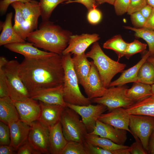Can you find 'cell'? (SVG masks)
Returning a JSON list of instances; mask_svg holds the SVG:
<instances>
[{"label":"cell","mask_w":154,"mask_h":154,"mask_svg":"<svg viewBox=\"0 0 154 154\" xmlns=\"http://www.w3.org/2000/svg\"><path fill=\"white\" fill-rule=\"evenodd\" d=\"M19 75L29 93L63 84L62 55L36 58H25L20 63Z\"/></svg>","instance_id":"obj_1"},{"label":"cell","mask_w":154,"mask_h":154,"mask_svg":"<svg viewBox=\"0 0 154 154\" xmlns=\"http://www.w3.org/2000/svg\"><path fill=\"white\" fill-rule=\"evenodd\" d=\"M72 35L70 31L49 20L42 21L38 29L28 35L27 40L37 48L62 55Z\"/></svg>","instance_id":"obj_2"},{"label":"cell","mask_w":154,"mask_h":154,"mask_svg":"<svg viewBox=\"0 0 154 154\" xmlns=\"http://www.w3.org/2000/svg\"><path fill=\"white\" fill-rule=\"evenodd\" d=\"M86 55L93 60L99 74L103 84L108 88L113 78L117 74L122 72L126 64L115 61L107 55L97 42L94 43Z\"/></svg>","instance_id":"obj_3"},{"label":"cell","mask_w":154,"mask_h":154,"mask_svg":"<svg viewBox=\"0 0 154 154\" xmlns=\"http://www.w3.org/2000/svg\"><path fill=\"white\" fill-rule=\"evenodd\" d=\"M64 70L63 84L64 99L66 103L78 106L91 104V100L84 96L80 90L77 78L74 70L71 54L62 55Z\"/></svg>","instance_id":"obj_4"},{"label":"cell","mask_w":154,"mask_h":154,"mask_svg":"<svg viewBox=\"0 0 154 154\" xmlns=\"http://www.w3.org/2000/svg\"><path fill=\"white\" fill-rule=\"evenodd\" d=\"M80 116L73 109L67 107L64 108L60 122L62 131L68 141H75L83 144L88 132Z\"/></svg>","instance_id":"obj_5"},{"label":"cell","mask_w":154,"mask_h":154,"mask_svg":"<svg viewBox=\"0 0 154 154\" xmlns=\"http://www.w3.org/2000/svg\"><path fill=\"white\" fill-rule=\"evenodd\" d=\"M20 63L16 60L8 61L3 67L9 93L13 100L24 101L30 98V94L20 78Z\"/></svg>","instance_id":"obj_6"},{"label":"cell","mask_w":154,"mask_h":154,"mask_svg":"<svg viewBox=\"0 0 154 154\" xmlns=\"http://www.w3.org/2000/svg\"><path fill=\"white\" fill-rule=\"evenodd\" d=\"M129 127L132 136H136L139 138L143 148L148 153L150 138L154 130V117L130 114Z\"/></svg>","instance_id":"obj_7"},{"label":"cell","mask_w":154,"mask_h":154,"mask_svg":"<svg viewBox=\"0 0 154 154\" xmlns=\"http://www.w3.org/2000/svg\"><path fill=\"white\" fill-rule=\"evenodd\" d=\"M110 88L104 95L92 99V102L103 104L109 111L119 107L125 108L135 103L126 96L127 88L125 85Z\"/></svg>","instance_id":"obj_8"},{"label":"cell","mask_w":154,"mask_h":154,"mask_svg":"<svg viewBox=\"0 0 154 154\" xmlns=\"http://www.w3.org/2000/svg\"><path fill=\"white\" fill-rule=\"evenodd\" d=\"M30 126L27 139L30 144L40 154H50L48 127L38 120L33 122Z\"/></svg>","instance_id":"obj_9"},{"label":"cell","mask_w":154,"mask_h":154,"mask_svg":"<svg viewBox=\"0 0 154 154\" xmlns=\"http://www.w3.org/2000/svg\"><path fill=\"white\" fill-rule=\"evenodd\" d=\"M66 104L67 107L74 110L81 117L88 133L93 131L98 117L108 110L106 106L99 104L96 105L90 104L86 106Z\"/></svg>","instance_id":"obj_10"},{"label":"cell","mask_w":154,"mask_h":154,"mask_svg":"<svg viewBox=\"0 0 154 154\" xmlns=\"http://www.w3.org/2000/svg\"><path fill=\"white\" fill-rule=\"evenodd\" d=\"M12 100L20 120L29 125L38 120L41 110L40 104L37 100L31 98L23 101Z\"/></svg>","instance_id":"obj_11"},{"label":"cell","mask_w":154,"mask_h":154,"mask_svg":"<svg viewBox=\"0 0 154 154\" xmlns=\"http://www.w3.org/2000/svg\"><path fill=\"white\" fill-rule=\"evenodd\" d=\"M100 38L99 35L96 33L72 35L68 46L63 52L62 55L68 53L74 55L81 54L84 52L91 44L97 42Z\"/></svg>","instance_id":"obj_12"},{"label":"cell","mask_w":154,"mask_h":154,"mask_svg":"<svg viewBox=\"0 0 154 154\" xmlns=\"http://www.w3.org/2000/svg\"><path fill=\"white\" fill-rule=\"evenodd\" d=\"M30 95L31 98L45 104L67 107L64 99L63 84L33 92L30 93Z\"/></svg>","instance_id":"obj_13"},{"label":"cell","mask_w":154,"mask_h":154,"mask_svg":"<svg viewBox=\"0 0 154 154\" xmlns=\"http://www.w3.org/2000/svg\"><path fill=\"white\" fill-rule=\"evenodd\" d=\"M129 117L130 115L125 109L119 107L102 114L98 119L116 128L125 130L132 134L129 128Z\"/></svg>","instance_id":"obj_14"},{"label":"cell","mask_w":154,"mask_h":154,"mask_svg":"<svg viewBox=\"0 0 154 154\" xmlns=\"http://www.w3.org/2000/svg\"><path fill=\"white\" fill-rule=\"evenodd\" d=\"M127 131L115 127L98 119L93 131L89 133L108 139L118 144L124 145L127 139Z\"/></svg>","instance_id":"obj_15"},{"label":"cell","mask_w":154,"mask_h":154,"mask_svg":"<svg viewBox=\"0 0 154 154\" xmlns=\"http://www.w3.org/2000/svg\"><path fill=\"white\" fill-rule=\"evenodd\" d=\"M87 80V85L84 89L87 97L91 100L104 95L108 88L104 86L99 72L93 61Z\"/></svg>","instance_id":"obj_16"},{"label":"cell","mask_w":154,"mask_h":154,"mask_svg":"<svg viewBox=\"0 0 154 154\" xmlns=\"http://www.w3.org/2000/svg\"><path fill=\"white\" fill-rule=\"evenodd\" d=\"M4 46L12 52L23 55L25 58H42L51 56L55 54L40 50L32 43L29 42L10 44Z\"/></svg>","instance_id":"obj_17"},{"label":"cell","mask_w":154,"mask_h":154,"mask_svg":"<svg viewBox=\"0 0 154 154\" xmlns=\"http://www.w3.org/2000/svg\"><path fill=\"white\" fill-rule=\"evenodd\" d=\"M39 102L41 110L39 121L48 127L60 121L62 112L66 107L59 105L46 104L39 101Z\"/></svg>","instance_id":"obj_18"},{"label":"cell","mask_w":154,"mask_h":154,"mask_svg":"<svg viewBox=\"0 0 154 154\" xmlns=\"http://www.w3.org/2000/svg\"><path fill=\"white\" fill-rule=\"evenodd\" d=\"M10 129L11 143L17 151L28 138L30 130V125L21 121L13 122L8 125Z\"/></svg>","instance_id":"obj_19"},{"label":"cell","mask_w":154,"mask_h":154,"mask_svg":"<svg viewBox=\"0 0 154 154\" xmlns=\"http://www.w3.org/2000/svg\"><path fill=\"white\" fill-rule=\"evenodd\" d=\"M85 52L79 55H74L72 57L74 70L79 84L84 89L86 87L87 78L91 66V62L87 59Z\"/></svg>","instance_id":"obj_20"},{"label":"cell","mask_w":154,"mask_h":154,"mask_svg":"<svg viewBox=\"0 0 154 154\" xmlns=\"http://www.w3.org/2000/svg\"><path fill=\"white\" fill-rule=\"evenodd\" d=\"M13 13L10 12L6 15L5 21L0 22V46L17 43L24 42L23 39L15 31L12 24Z\"/></svg>","instance_id":"obj_21"},{"label":"cell","mask_w":154,"mask_h":154,"mask_svg":"<svg viewBox=\"0 0 154 154\" xmlns=\"http://www.w3.org/2000/svg\"><path fill=\"white\" fill-rule=\"evenodd\" d=\"M50 152L51 154H61L68 142L63 134L60 121L49 127Z\"/></svg>","instance_id":"obj_22"},{"label":"cell","mask_w":154,"mask_h":154,"mask_svg":"<svg viewBox=\"0 0 154 154\" xmlns=\"http://www.w3.org/2000/svg\"><path fill=\"white\" fill-rule=\"evenodd\" d=\"M150 56L151 55L149 52L148 51L146 52L141 59L136 64L126 70H123L117 79L112 82L109 85V88L124 85L128 83L137 82V75L140 67Z\"/></svg>","instance_id":"obj_23"},{"label":"cell","mask_w":154,"mask_h":154,"mask_svg":"<svg viewBox=\"0 0 154 154\" xmlns=\"http://www.w3.org/2000/svg\"><path fill=\"white\" fill-rule=\"evenodd\" d=\"M19 2L24 19L29 25L32 32L37 29L38 19L41 16L39 2Z\"/></svg>","instance_id":"obj_24"},{"label":"cell","mask_w":154,"mask_h":154,"mask_svg":"<svg viewBox=\"0 0 154 154\" xmlns=\"http://www.w3.org/2000/svg\"><path fill=\"white\" fill-rule=\"evenodd\" d=\"M20 119L16 108L10 97L0 98V121L7 125Z\"/></svg>","instance_id":"obj_25"},{"label":"cell","mask_w":154,"mask_h":154,"mask_svg":"<svg viewBox=\"0 0 154 154\" xmlns=\"http://www.w3.org/2000/svg\"><path fill=\"white\" fill-rule=\"evenodd\" d=\"M129 114L146 115L154 117V94L125 108Z\"/></svg>","instance_id":"obj_26"},{"label":"cell","mask_w":154,"mask_h":154,"mask_svg":"<svg viewBox=\"0 0 154 154\" xmlns=\"http://www.w3.org/2000/svg\"><path fill=\"white\" fill-rule=\"evenodd\" d=\"M11 5L15 11L13 29L23 39L26 40L32 31L28 24L24 19L19 2L13 3Z\"/></svg>","instance_id":"obj_27"},{"label":"cell","mask_w":154,"mask_h":154,"mask_svg":"<svg viewBox=\"0 0 154 154\" xmlns=\"http://www.w3.org/2000/svg\"><path fill=\"white\" fill-rule=\"evenodd\" d=\"M151 86L137 82L133 83L126 92L127 97L135 103L141 101L152 95Z\"/></svg>","instance_id":"obj_28"},{"label":"cell","mask_w":154,"mask_h":154,"mask_svg":"<svg viewBox=\"0 0 154 154\" xmlns=\"http://www.w3.org/2000/svg\"><path fill=\"white\" fill-rule=\"evenodd\" d=\"M86 141L103 149L113 150L129 148V146L116 144L111 140L98 135L88 133L85 137Z\"/></svg>","instance_id":"obj_29"},{"label":"cell","mask_w":154,"mask_h":154,"mask_svg":"<svg viewBox=\"0 0 154 154\" xmlns=\"http://www.w3.org/2000/svg\"><path fill=\"white\" fill-rule=\"evenodd\" d=\"M128 44L119 35H115L105 42L103 44L104 48L114 51L117 54L118 60L124 56Z\"/></svg>","instance_id":"obj_30"},{"label":"cell","mask_w":154,"mask_h":154,"mask_svg":"<svg viewBox=\"0 0 154 154\" xmlns=\"http://www.w3.org/2000/svg\"><path fill=\"white\" fill-rule=\"evenodd\" d=\"M125 29L135 32V36L145 40L149 47L148 51L151 56L154 54V31L145 28H137L129 26H124Z\"/></svg>","instance_id":"obj_31"},{"label":"cell","mask_w":154,"mask_h":154,"mask_svg":"<svg viewBox=\"0 0 154 154\" xmlns=\"http://www.w3.org/2000/svg\"><path fill=\"white\" fill-rule=\"evenodd\" d=\"M137 82L151 85L154 84V66L147 60L139 70Z\"/></svg>","instance_id":"obj_32"},{"label":"cell","mask_w":154,"mask_h":154,"mask_svg":"<svg viewBox=\"0 0 154 154\" xmlns=\"http://www.w3.org/2000/svg\"><path fill=\"white\" fill-rule=\"evenodd\" d=\"M69 0H40L39 4L42 21H49L55 8L59 4Z\"/></svg>","instance_id":"obj_33"},{"label":"cell","mask_w":154,"mask_h":154,"mask_svg":"<svg viewBox=\"0 0 154 154\" xmlns=\"http://www.w3.org/2000/svg\"><path fill=\"white\" fill-rule=\"evenodd\" d=\"M83 145L86 154H125V150L124 149L110 150L105 149L95 146L86 141Z\"/></svg>","instance_id":"obj_34"},{"label":"cell","mask_w":154,"mask_h":154,"mask_svg":"<svg viewBox=\"0 0 154 154\" xmlns=\"http://www.w3.org/2000/svg\"><path fill=\"white\" fill-rule=\"evenodd\" d=\"M61 154H86L83 144L75 141H68Z\"/></svg>","instance_id":"obj_35"},{"label":"cell","mask_w":154,"mask_h":154,"mask_svg":"<svg viewBox=\"0 0 154 154\" xmlns=\"http://www.w3.org/2000/svg\"><path fill=\"white\" fill-rule=\"evenodd\" d=\"M147 44L143 43L138 40L135 39L128 44L124 56L129 59L131 56L138 53L144 51Z\"/></svg>","instance_id":"obj_36"},{"label":"cell","mask_w":154,"mask_h":154,"mask_svg":"<svg viewBox=\"0 0 154 154\" xmlns=\"http://www.w3.org/2000/svg\"><path fill=\"white\" fill-rule=\"evenodd\" d=\"M11 135L8 125L0 121V145H10Z\"/></svg>","instance_id":"obj_37"},{"label":"cell","mask_w":154,"mask_h":154,"mask_svg":"<svg viewBox=\"0 0 154 154\" xmlns=\"http://www.w3.org/2000/svg\"><path fill=\"white\" fill-rule=\"evenodd\" d=\"M87 18L90 23L93 25H96L100 21L102 14L96 8H92L88 11Z\"/></svg>","instance_id":"obj_38"},{"label":"cell","mask_w":154,"mask_h":154,"mask_svg":"<svg viewBox=\"0 0 154 154\" xmlns=\"http://www.w3.org/2000/svg\"><path fill=\"white\" fill-rule=\"evenodd\" d=\"M8 96L9 92L3 68H0V98Z\"/></svg>","instance_id":"obj_39"},{"label":"cell","mask_w":154,"mask_h":154,"mask_svg":"<svg viewBox=\"0 0 154 154\" xmlns=\"http://www.w3.org/2000/svg\"><path fill=\"white\" fill-rule=\"evenodd\" d=\"M147 4L146 0H129L127 14L130 15L134 12L139 11Z\"/></svg>","instance_id":"obj_40"},{"label":"cell","mask_w":154,"mask_h":154,"mask_svg":"<svg viewBox=\"0 0 154 154\" xmlns=\"http://www.w3.org/2000/svg\"><path fill=\"white\" fill-rule=\"evenodd\" d=\"M130 15L131 23L134 26L139 28L144 27L146 19L142 15L139 11L134 12Z\"/></svg>","instance_id":"obj_41"},{"label":"cell","mask_w":154,"mask_h":154,"mask_svg":"<svg viewBox=\"0 0 154 154\" xmlns=\"http://www.w3.org/2000/svg\"><path fill=\"white\" fill-rule=\"evenodd\" d=\"M129 0H115L113 5L117 15H121L127 12Z\"/></svg>","instance_id":"obj_42"},{"label":"cell","mask_w":154,"mask_h":154,"mask_svg":"<svg viewBox=\"0 0 154 154\" xmlns=\"http://www.w3.org/2000/svg\"><path fill=\"white\" fill-rule=\"evenodd\" d=\"M135 142L129 146L130 154H147V152L143 148L139 138L136 136H133Z\"/></svg>","instance_id":"obj_43"},{"label":"cell","mask_w":154,"mask_h":154,"mask_svg":"<svg viewBox=\"0 0 154 154\" xmlns=\"http://www.w3.org/2000/svg\"><path fill=\"white\" fill-rule=\"evenodd\" d=\"M17 154H40L35 150L28 139L26 141L17 151Z\"/></svg>","instance_id":"obj_44"},{"label":"cell","mask_w":154,"mask_h":154,"mask_svg":"<svg viewBox=\"0 0 154 154\" xmlns=\"http://www.w3.org/2000/svg\"><path fill=\"white\" fill-rule=\"evenodd\" d=\"M37 1L35 0H0V13L1 15H5L10 5L17 2H36Z\"/></svg>","instance_id":"obj_45"},{"label":"cell","mask_w":154,"mask_h":154,"mask_svg":"<svg viewBox=\"0 0 154 154\" xmlns=\"http://www.w3.org/2000/svg\"><path fill=\"white\" fill-rule=\"evenodd\" d=\"M73 3H78L83 4L88 11L91 9L96 8L98 6L95 0H69L64 3L68 4Z\"/></svg>","instance_id":"obj_46"},{"label":"cell","mask_w":154,"mask_h":154,"mask_svg":"<svg viewBox=\"0 0 154 154\" xmlns=\"http://www.w3.org/2000/svg\"><path fill=\"white\" fill-rule=\"evenodd\" d=\"M17 154V150L10 145H2L0 146V154Z\"/></svg>","instance_id":"obj_47"},{"label":"cell","mask_w":154,"mask_h":154,"mask_svg":"<svg viewBox=\"0 0 154 154\" xmlns=\"http://www.w3.org/2000/svg\"><path fill=\"white\" fill-rule=\"evenodd\" d=\"M154 27V7H153L150 15L146 19V22L143 28L152 29Z\"/></svg>","instance_id":"obj_48"},{"label":"cell","mask_w":154,"mask_h":154,"mask_svg":"<svg viewBox=\"0 0 154 154\" xmlns=\"http://www.w3.org/2000/svg\"><path fill=\"white\" fill-rule=\"evenodd\" d=\"M153 8L151 6L147 4L139 11L142 15L147 19L150 15Z\"/></svg>","instance_id":"obj_49"},{"label":"cell","mask_w":154,"mask_h":154,"mask_svg":"<svg viewBox=\"0 0 154 154\" xmlns=\"http://www.w3.org/2000/svg\"><path fill=\"white\" fill-rule=\"evenodd\" d=\"M148 153L151 154H154V130L150 138Z\"/></svg>","instance_id":"obj_50"},{"label":"cell","mask_w":154,"mask_h":154,"mask_svg":"<svg viewBox=\"0 0 154 154\" xmlns=\"http://www.w3.org/2000/svg\"><path fill=\"white\" fill-rule=\"evenodd\" d=\"M97 6L104 3H107L111 5H114L115 0H95Z\"/></svg>","instance_id":"obj_51"},{"label":"cell","mask_w":154,"mask_h":154,"mask_svg":"<svg viewBox=\"0 0 154 154\" xmlns=\"http://www.w3.org/2000/svg\"><path fill=\"white\" fill-rule=\"evenodd\" d=\"M8 61L4 56H1L0 57V68H3L7 63Z\"/></svg>","instance_id":"obj_52"},{"label":"cell","mask_w":154,"mask_h":154,"mask_svg":"<svg viewBox=\"0 0 154 154\" xmlns=\"http://www.w3.org/2000/svg\"><path fill=\"white\" fill-rule=\"evenodd\" d=\"M147 4L154 7V0H146Z\"/></svg>","instance_id":"obj_53"},{"label":"cell","mask_w":154,"mask_h":154,"mask_svg":"<svg viewBox=\"0 0 154 154\" xmlns=\"http://www.w3.org/2000/svg\"><path fill=\"white\" fill-rule=\"evenodd\" d=\"M147 60L151 63L154 66V58L150 56L147 59Z\"/></svg>","instance_id":"obj_54"},{"label":"cell","mask_w":154,"mask_h":154,"mask_svg":"<svg viewBox=\"0 0 154 154\" xmlns=\"http://www.w3.org/2000/svg\"><path fill=\"white\" fill-rule=\"evenodd\" d=\"M151 86L152 92L153 94H154V84H152Z\"/></svg>","instance_id":"obj_55"},{"label":"cell","mask_w":154,"mask_h":154,"mask_svg":"<svg viewBox=\"0 0 154 154\" xmlns=\"http://www.w3.org/2000/svg\"><path fill=\"white\" fill-rule=\"evenodd\" d=\"M152 56L154 58V54L152 56Z\"/></svg>","instance_id":"obj_56"},{"label":"cell","mask_w":154,"mask_h":154,"mask_svg":"<svg viewBox=\"0 0 154 154\" xmlns=\"http://www.w3.org/2000/svg\"><path fill=\"white\" fill-rule=\"evenodd\" d=\"M153 30V31H154V27H153V28L152 29Z\"/></svg>","instance_id":"obj_57"}]
</instances>
